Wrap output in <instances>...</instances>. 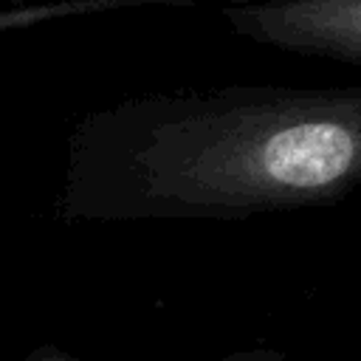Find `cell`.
I'll list each match as a JSON object with an SVG mask.
<instances>
[{
    "instance_id": "1",
    "label": "cell",
    "mask_w": 361,
    "mask_h": 361,
    "mask_svg": "<svg viewBox=\"0 0 361 361\" xmlns=\"http://www.w3.org/2000/svg\"><path fill=\"white\" fill-rule=\"evenodd\" d=\"M361 186V82L226 85L118 99L65 144L62 223L245 220Z\"/></svg>"
},
{
    "instance_id": "2",
    "label": "cell",
    "mask_w": 361,
    "mask_h": 361,
    "mask_svg": "<svg viewBox=\"0 0 361 361\" xmlns=\"http://www.w3.org/2000/svg\"><path fill=\"white\" fill-rule=\"evenodd\" d=\"M220 17L257 45L361 68V0H234Z\"/></svg>"
},
{
    "instance_id": "3",
    "label": "cell",
    "mask_w": 361,
    "mask_h": 361,
    "mask_svg": "<svg viewBox=\"0 0 361 361\" xmlns=\"http://www.w3.org/2000/svg\"><path fill=\"white\" fill-rule=\"evenodd\" d=\"M149 8L186 11V8H195V0H37V3H17V6L0 8V37L39 28L48 23L76 20V17L149 11Z\"/></svg>"
},
{
    "instance_id": "4",
    "label": "cell",
    "mask_w": 361,
    "mask_h": 361,
    "mask_svg": "<svg viewBox=\"0 0 361 361\" xmlns=\"http://www.w3.org/2000/svg\"><path fill=\"white\" fill-rule=\"evenodd\" d=\"M23 361H85V358H73V355H68V353L45 344V347L28 353ZM209 361H296V358H290V355H285L279 350H271V347H251V350H234L228 355L209 358Z\"/></svg>"
}]
</instances>
